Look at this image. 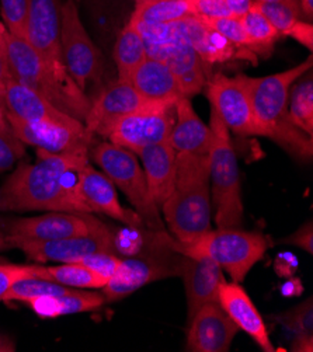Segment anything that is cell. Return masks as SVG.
I'll return each instance as SVG.
<instances>
[{
	"label": "cell",
	"mask_w": 313,
	"mask_h": 352,
	"mask_svg": "<svg viewBox=\"0 0 313 352\" xmlns=\"http://www.w3.org/2000/svg\"><path fill=\"white\" fill-rule=\"evenodd\" d=\"M37 155L36 163H19L0 187V214L30 210L89 214L78 194V180L80 170L90 163V149Z\"/></svg>",
	"instance_id": "cell-1"
},
{
	"label": "cell",
	"mask_w": 313,
	"mask_h": 352,
	"mask_svg": "<svg viewBox=\"0 0 313 352\" xmlns=\"http://www.w3.org/2000/svg\"><path fill=\"white\" fill-rule=\"evenodd\" d=\"M313 66L312 55L303 62L263 78L245 76L252 98L259 136L268 138L298 160L312 159V138L288 118V98L292 86Z\"/></svg>",
	"instance_id": "cell-2"
},
{
	"label": "cell",
	"mask_w": 313,
	"mask_h": 352,
	"mask_svg": "<svg viewBox=\"0 0 313 352\" xmlns=\"http://www.w3.org/2000/svg\"><path fill=\"white\" fill-rule=\"evenodd\" d=\"M211 156L176 153V184L163 202L164 221L179 243H190L211 229Z\"/></svg>",
	"instance_id": "cell-3"
},
{
	"label": "cell",
	"mask_w": 313,
	"mask_h": 352,
	"mask_svg": "<svg viewBox=\"0 0 313 352\" xmlns=\"http://www.w3.org/2000/svg\"><path fill=\"white\" fill-rule=\"evenodd\" d=\"M10 78L39 93L65 114L85 124L91 100L67 72L47 65L25 40L17 38L5 28Z\"/></svg>",
	"instance_id": "cell-4"
},
{
	"label": "cell",
	"mask_w": 313,
	"mask_h": 352,
	"mask_svg": "<svg viewBox=\"0 0 313 352\" xmlns=\"http://www.w3.org/2000/svg\"><path fill=\"white\" fill-rule=\"evenodd\" d=\"M173 249L188 257L214 260L222 271L229 274L233 283L240 284L264 257L268 241L259 232H248L241 228H217L210 229L190 243L175 240Z\"/></svg>",
	"instance_id": "cell-5"
},
{
	"label": "cell",
	"mask_w": 313,
	"mask_h": 352,
	"mask_svg": "<svg viewBox=\"0 0 313 352\" xmlns=\"http://www.w3.org/2000/svg\"><path fill=\"white\" fill-rule=\"evenodd\" d=\"M211 198L218 228H241L245 209L241 201L239 164L235 153L230 131L218 113L211 107Z\"/></svg>",
	"instance_id": "cell-6"
},
{
	"label": "cell",
	"mask_w": 313,
	"mask_h": 352,
	"mask_svg": "<svg viewBox=\"0 0 313 352\" xmlns=\"http://www.w3.org/2000/svg\"><path fill=\"white\" fill-rule=\"evenodd\" d=\"M90 157L113 184L125 194L145 226L151 230L164 232L159 206L149 192L144 168L139 164L136 155L110 140H102L90 148Z\"/></svg>",
	"instance_id": "cell-7"
},
{
	"label": "cell",
	"mask_w": 313,
	"mask_h": 352,
	"mask_svg": "<svg viewBox=\"0 0 313 352\" xmlns=\"http://www.w3.org/2000/svg\"><path fill=\"white\" fill-rule=\"evenodd\" d=\"M61 51L67 74L86 93L104 72V59L80 19L78 0H66L61 9Z\"/></svg>",
	"instance_id": "cell-8"
},
{
	"label": "cell",
	"mask_w": 313,
	"mask_h": 352,
	"mask_svg": "<svg viewBox=\"0 0 313 352\" xmlns=\"http://www.w3.org/2000/svg\"><path fill=\"white\" fill-rule=\"evenodd\" d=\"M182 254L173 248H160L156 252L121 257L116 274L101 288L106 302L121 300L138 289L156 280L180 275Z\"/></svg>",
	"instance_id": "cell-9"
},
{
	"label": "cell",
	"mask_w": 313,
	"mask_h": 352,
	"mask_svg": "<svg viewBox=\"0 0 313 352\" xmlns=\"http://www.w3.org/2000/svg\"><path fill=\"white\" fill-rule=\"evenodd\" d=\"M176 101H145L114 126L107 140L135 155L147 146L169 140L176 122Z\"/></svg>",
	"instance_id": "cell-10"
},
{
	"label": "cell",
	"mask_w": 313,
	"mask_h": 352,
	"mask_svg": "<svg viewBox=\"0 0 313 352\" xmlns=\"http://www.w3.org/2000/svg\"><path fill=\"white\" fill-rule=\"evenodd\" d=\"M106 226L94 214L67 210H47L37 217L0 218V229L8 239L14 240H55L93 233Z\"/></svg>",
	"instance_id": "cell-11"
},
{
	"label": "cell",
	"mask_w": 313,
	"mask_h": 352,
	"mask_svg": "<svg viewBox=\"0 0 313 352\" xmlns=\"http://www.w3.org/2000/svg\"><path fill=\"white\" fill-rule=\"evenodd\" d=\"M10 249H19L36 263H76L94 253H114L113 230L106 226L93 233L76 234L55 240H14L8 239Z\"/></svg>",
	"instance_id": "cell-12"
},
{
	"label": "cell",
	"mask_w": 313,
	"mask_h": 352,
	"mask_svg": "<svg viewBox=\"0 0 313 352\" xmlns=\"http://www.w3.org/2000/svg\"><path fill=\"white\" fill-rule=\"evenodd\" d=\"M205 94L229 131L240 136H259L245 75L229 78L215 74L206 79Z\"/></svg>",
	"instance_id": "cell-13"
},
{
	"label": "cell",
	"mask_w": 313,
	"mask_h": 352,
	"mask_svg": "<svg viewBox=\"0 0 313 352\" xmlns=\"http://www.w3.org/2000/svg\"><path fill=\"white\" fill-rule=\"evenodd\" d=\"M8 121L14 135L24 145L36 148L37 152L59 155L78 149H90L94 135L83 122L76 125H40L30 124L8 114Z\"/></svg>",
	"instance_id": "cell-14"
},
{
	"label": "cell",
	"mask_w": 313,
	"mask_h": 352,
	"mask_svg": "<svg viewBox=\"0 0 313 352\" xmlns=\"http://www.w3.org/2000/svg\"><path fill=\"white\" fill-rule=\"evenodd\" d=\"M62 0H31L25 41L51 67L67 72L61 51Z\"/></svg>",
	"instance_id": "cell-15"
},
{
	"label": "cell",
	"mask_w": 313,
	"mask_h": 352,
	"mask_svg": "<svg viewBox=\"0 0 313 352\" xmlns=\"http://www.w3.org/2000/svg\"><path fill=\"white\" fill-rule=\"evenodd\" d=\"M145 102L129 80L117 79L104 87L91 100L85 125L94 136L109 138L114 126Z\"/></svg>",
	"instance_id": "cell-16"
},
{
	"label": "cell",
	"mask_w": 313,
	"mask_h": 352,
	"mask_svg": "<svg viewBox=\"0 0 313 352\" xmlns=\"http://www.w3.org/2000/svg\"><path fill=\"white\" fill-rule=\"evenodd\" d=\"M78 194L89 214L106 215L128 228H147L142 218L135 210L121 205L113 182L90 163L79 173Z\"/></svg>",
	"instance_id": "cell-17"
},
{
	"label": "cell",
	"mask_w": 313,
	"mask_h": 352,
	"mask_svg": "<svg viewBox=\"0 0 313 352\" xmlns=\"http://www.w3.org/2000/svg\"><path fill=\"white\" fill-rule=\"evenodd\" d=\"M240 330L218 302L199 307L188 322L186 349L191 352H228Z\"/></svg>",
	"instance_id": "cell-18"
},
{
	"label": "cell",
	"mask_w": 313,
	"mask_h": 352,
	"mask_svg": "<svg viewBox=\"0 0 313 352\" xmlns=\"http://www.w3.org/2000/svg\"><path fill=\"white\" fill-rule=\"evenodd\" d=\"M171 27L193 47L204 63H222L232 59L253 60V58L241 52L226 38H224L205 19L188 16L177 23H173Z\"/></svg>",
	"instance_id": "cell-19"
},
{
	"label": "cell",
	"mask_w": 313,
	"mask_h": 352,
	"mask_svg": "<svg viewBox=\"0 0 313 352\" xmlns=\"http://www.w3.org/2000/svg\"><path fill=\"white\" fill-rule=\"evenodd\" d=\"M184 280L188 322L195 311L210 302H218V289L225 276L222 268L208 257L182 254L180 275Z\"/></svg>",
	"instance_id": "cell-20"
},
{
	"label": "cell",
	"mask_w": 313,
	"mask_h": 352,
	"mask_svg": "<svg viewBox=\"0 0 313 352\" xmlns=\"http://www.w3.org/2000/svg\"><path fill=\"white\" fill-rule=\"evenodd\" d=\"M5 104L8 114L30 124L71 126L82 122L58 110L39 93L12 78L5 85Z\"/></svg>",
	"instance_id": "cell-21"
},
{
	"label": "cell",
	"mask_w": 313,
	"mask_h": 352,
	"mask_svg": "<svg viewBox=\"0 0 313 352\" xmlns=\"http://www.w3.org/2000/svg\"><path fill=\"white\" fill-rule=\"evenodd\" d=\"M218 303L236 327L245 331L266 352L274 351L264 320L250 296L237 283H224L218 289Z\"/></svg>",
	"instance_id": "cell-22"
},
{
	"label": "cell",
	"mask_w": 313,
	"mask_h": 352,
	"mask_svg": "<svg viewBox=\"0 0 313 352\" xmlns=\"http://www.w3.org/2000/svg\"><path fill=\"white\" fill-rule=\"evenodd\" d=\"M170 144L176 153L186 155H211V129L210 125L195 113L191 98L180 97L176 101V122L170 133Z\"/></svg>",
	"instance_id": "cell-23"
},
{
	"label": "cell",
	"mask_w": 313,
	"mask_h": 352,
	"mask_svg": "<svg viewBox=\"0 0 313 352\" xmlns=\"http://www.w3.org/2000/svg\"><path fill=\"white\" fill-rule=\"evenodd\" d=\"M142 162L149 192L160 208L176 184V153L170 140L151 145L136 153Z\"/></svg>",
	"instance_id": "cell-24"
},
{
	"label": "cell",
	"mask_w": 313,
	"mask_h": 352,
	"mask_svg": "<svg viewBox=\"0 0 313 352\" xmlns=\"http://www.w3.org/2000/svg\"><path fill=\"white\" fill-rule=\"evenodd\" d=\"M128 80L145 101H171L183 97L170 67L149 55L133 69Z\"/></svg>",
	"instance_id": "cell-25"
},
{
	"label": "cell",
	"mask_w": 313,
	"mask_h": 352,
	"mask_svg": "<svg viewBox=\"0 0 313 352\" xmlns=\"http://www.w3.org/2000/svg\"><path fill=\"white\" fill-rule=\"evenodd\" d=\"M106 298L101 292L85 291V289H72L71 292L58 295V296H45L27 302L40 318L52 319L61 318V316H71L86 311L98 310L106 305Z\"/></svg>",
	"instance_id": "cell-26"
},
{
	"label": "cell",
	"mask_w": 313,
	"mask_h": 352,
	"mask_svg": "<svg viewBox=\"0 0 313 352\" xmlns=\"http://www.w3.org/2000/svg\"><path fill=\"white\" fill-rule=\"evenodd\" d=\"M188 16H193L190 0H138L129 21L136 25H166Z\"/></svg>",
	"instance_id": "cell-27"
},
{
	"label": "cell",
	"mask_w": 313,
	"mask_h": 352,
	"mask_svg": "<svg viewBox=\"0 0 313 352\" xmlns=\"http://www.w3.org/2000/svg\"><path fill=\"white\" fill-rule=\"evenodd\" d=\"M34 275L54 280L67 288L75 289H101L107 284V279L100 276L94 271L79 263H62L59 265L48 267L32 264Z\"/></svg>",
	"instance_id": "cell-28"
},
{
	"label": "cell",
	"mask_w": 313,
	"mask_h": 352,
	"mask_svg": "<svg viewBox=\"0 0 313 352\" xmlns=\"http://www.w3.org/2000/svg\"><path fill=\"white\" fill-rule=\"evenodd\" d=\"M148 56L145 40L139 28L128 21L118 34L114 47V62L121 80H128L133 69Z\"/></svg>",
	"instance_id": "cell-29"
},
{
	"label": "cell",
	"mask_w": 313,
	"mask_h": 352,
	"mask_svg": "<svg viewBox=\"0 0 313 352\" xmlns=\"http://www.w3.org/2000/svg\"><path fill=\"white\" fill-rule=\"evenodd\" d=\"M288 118L291 122L305 132L307 136H313V80L307 78L292 86L288 98Z\"/></svg>",
	"instance_id": "cell-30"
},
{
	"label": "cell",
	"mask_w": 313,
	"mask_h": 352,
	"mask_svg": "<svg viewBox=\"0 0 313 352\" xmlns=\"http://www.w3.org/2000/svg\"><path fill=\"white\" fill-rule=\"evenodd\" d=\"M240 20L249 40L255 47L256 55L268 56L274 48V44L280 40L281 34L253 6L245 16L240 17Z\"/></svg>",
	"instance_id": "cell-31"
},
{
	"label": "cell",
	"mask_w": 313,
	"mask_h": 352,
	"mask_svg": "<svg viewBox=\"0 0 313 352\" xmlns=\"http://www.w3.org/2000/svg\"><path fill=\"white\" fill-rule=\"evenodd\" d=\"M75 288H67L61 284L54 283L39 276H27L19 279L12 285L9 292L5 296L3 302H21L27 303L30 300L45 298V296H58L71 292Z\"/></svg>",
	"instance_id": "cell-32"
},
{
	"label": "cell",
	"mask_w": 313,
	"mask_h": 352,
	"mask_svg": "<svg viewBox=\"0 0 313 352\" xmlns=\"http://www.w3.org/2000/svg\"><path fill=\"white\" fill-rule=\"evenodd\" d=\"M253 8L257 9L281 35H287L299 20H305L301 12L299 0H290V2L283 3L253 2Z\"/></svg>",
	"instance_id": "cell-33"
},
{
	"label": "cell",
	"mask_w": 313,
	"mask_h": 352,
	"mask_svg": "<svg viewBox=\"0 0 313 352\" xmlns=\"http://www.w3.org/2000/svg\"><path fill=\"white\" fill-rule=\"evenodd\" d=\"M272 319L283 324L294 336H313V299L309 296L302 303L272 316Z\"/></svg>",
	"instance_id": "cell-34"
},
{
	"label": "cell",
	"mask_w": 313,
	"mask_h": 352,
	"mask_svg": "<svg viewBox=\"0 0 313 352\" xmlns=\"http://www.w3.org/2000/svg\"><path fill=\"white\" fill-rule=\"evenodd\" d=\"M211 27H214L224 38H226L232 45H235L241 52H245L250 58H256L255 47L252 41L249 40L248 34L243 28L241 20L239 17H222V19H214L206 20Z\"/></svg>",
	"instance_id": "cell-35"
},
{
	"label": "cell",
	"mask_w": 313,
	"mask_h": 352,
	"mask_svg": "<svg viewBox=\"0 0 313 352\" xmlns=\"http://www.w3.org/2000/svg\"><path fill=\"white\" fill-rule=\"evenodd\" d=\"M31 0H0V12L5 28L17 38L25 40Z\"/></svg>",
	"instance_id": "cell-36"
},
{
	"label": "cell",
	"mask_w": 313,
	"mask_h": 352,
	"mask_svg": "<svg viewBox=\"0 0 313 352\" xmlns=\"http://www.w3.org/2000/svg\"><path fill=\"white\" fill-rule=\"evenodd\" d=\"M25 145L12 128L0 129V174L14 168L25 155Z\"/></svg>",
	"instance_id": "cell-37"
},
{
	"label": "cell",
	"mask_w": 313,
	"mask_h": 352,
	"mask_svg": "<svg viewBox=\"0 0 313 352\" xmlns=\"http://www.w3.org/2000/svg\"><path fill=\"white\" fill-rule=\"evenodd\" d=\"M76 263L87 267L89 270L94 271L96 274H98L100 276L106 278L109 280L118 270L121 257L114 253H94V254H89V256L80 258Z\"/></svg>",
	"instance_id": "cell-38"
},
{
	"label": "cell",
	"mask_w": 313,
	"mask_h": 352,
	"mask_svg": "<svg viewBox=\"0 0 313 352\" xmlns=\"http://www.w3.org/2000/svg\"><path fill=\"white\" fill-rule=\"evenodd\" d=\"M27 276H36L32 264L0 263V302L5 300L6 294L14 283Z\"/></svg>",
	"instance_id": "cell-39"
},
{
	"label": "cell",
	"mask_w": 313,
	"mask_h": 352,
	"mask_svg": "<svg viewBox=\"0 0 313 352\" xmlns=\"http://www.w3.org/2000/svg\"><path fill=\"white\" fill-rule=\"evenodd\" d=\"M190 3L193 16H198L205 20L233 17L224 0H190Z\"/></svg>",
	"instance_id": "cell-40"
},
{
	"label": "cell",
	"mask_w": 313,
	"mask_h": 352,
	"mask_svg": "<svg viewBox=\"0 0 313 352\" xmlns=\"http://www.w3.org/2000/svg\"><path fill=\"white\" fill-rule=\"evenodd\" d=\"M278 244H288V245H295V248H299L305 250L306 253L312 254L313 253V226L312 222L303 223L296 232L292 234L281 239L278 241Z\"/></svg>",
	"instance_id": "cell-41"
},
{
	"label": "cell",
	"mask_w": 313,
	"mask_h": 352,
	"mask_svg": "<svg viewBox=\"0 0 313 352\" xmlns=\"http://www.w3.org/2000/svg\"><path fill=\"white\" fill-rule=\"evenodd\" d=\"M287 37L294 38L301 45L307 48L309 51L313 50V25L306 20H299L287 34Z\"/></svg>",
	"instance_id": "cell-42"
},
{
	"label": "cell",
	"mask_w": 313,
	"mask_h": 352,
	"mask_svg": "<svg viewBox=\"0 0 313 352\" xmlns=\"http://www.w3.org/2000/svg\"><path fill=\"white\" fill-rule=\"evenodd\" d=\"M3 31H5V25H2V23H0V89H5V85L10 79L8 50H6Z\"/></svg>",
	"instance_id": "cell-43"
},
{
	"label": "cell",
	"mask_w": 313,
	"mask_h": 352,
	"mask_svg": "<svg viewBox=\"0 0 313 352\" xmlns=\"http://www.w3.org/2000/svg\"><path fill=\"white\" fill-rule=\"evenodd\" d=\"M233 17H243L253 6V0H224Z\"/></svg>",
	"instance_id": "cell-44"
},
{
	"label": "cell",
	"mask_w": 313,
	"mask_h": 352,
	"mask_svg": "<svg viewBox=\"0 0 313 352\" xmlns=\"http://www.w3.org/2000/svg\"><path fill=\"white\" fill-rule=\"evenodd\" d=\"M291 351L312 352L313 351V336H295L294 342L291 345Z\"/></svg>",
	"instance_id": "cell-45"
},
{
	"label": "cell",
	"mask_w": 313,
	"mask_h": 352,
	"mask_svg": "<svg viewBox=\"0 0 313 352\" xmlns=\"http://www.w3.org/2000/svg\"><path fill=\"white\" fill-rule=\"evenodd\" d=\"M10 128L8 121V110L5 104V89H0V129Z\"/></svg>",
	"instance_id": "cell-46"
},
{
	"label": "cell",
	"mask_w": 313,
	"mask_h": 352,
	"mask_svg": "<svg viewBox=\"0 0 313 352\" xmlns=\"http://www.w3.org/2000/svg\"><path fill=\"white\" fill-rule=\"evenodd\" d=\"M299 6H301V12L303 14V19L309 23H312V17H313V0H299Z\"/></svg>",
	"instance_id": "cell-47"
},
{
	"label": "cell",
	"mask_w": 313,
	"mask_h": 352,
	"mask_svg": "<svg viewBox=\"0 0 313 352\" xmlns=\"http://www.w3.org/2000/svg\"><path fill=\"white\" fill-rule=\"evenodd\" d=\"M5 250H10V245L6 234L3 233L2 229H0V252H5Z\"/></svg>",
	"instance_id": "cell-48"
},
{
	"label": "cell",
	"mask_w": 313,
	"mask_h": 352,
	"mask_svg": "<svg viewBox=\"0 0 313 352\" xmlns=\"http://www.w3.org/2000/svg\"><path fill=\"white\" fill-rule=\"evenodd\" d=\"M256 3H283V2H290V0H253Z\"/></svg>",
	"instance_id": "cell-49"
},
{
	"label": "cell",
	"mask_w": 313,
	"mask_h": 352,
	"mask_svg": "<svg viewBox=\"0 0 313 352\" xmlns=\"http://www.w3.org/2000/svg\"><path fill=\"white\" fill-rule=\"evenodd\" d=\"M0 351H2V349H0Z\"/></svg>",
	"instance_id": "cell-50"
}]
</instances>
